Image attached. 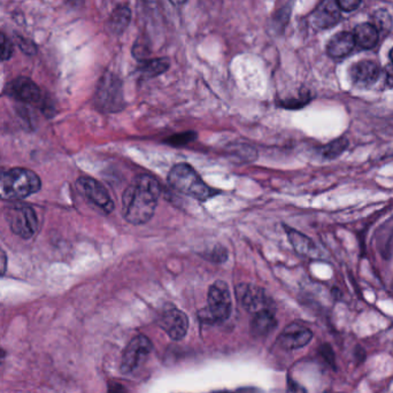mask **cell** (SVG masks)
<instances>
[{
	"label": "cell",
	"instance_id": "6da1fadb",
	"mask_svg": "<svg viewBox=\"0 0 393 393\" xmlns=\"http://www.w3.org/2000/svg\"><path fill=\"white\" fill-rule=\"evenodd\" d=\"M160 197V186L152 176L135 179L122 195V215L131 225H145L154 215Z\"/></svg>",
	"mask_w": 393,
	"mask_h": 393
},
{
	"label": "cell",
	"instance_id": "7a4b0ae2",
	"mask_svg": "<svg viewBox=\"0 0 393 393\" xmlns=\"http://www.w3.org/2000/svg\"><path fill=\"white\" fill-rule=\"evenodd\" d=\"M42 182L30 169L13 168L0 172V198L23 199L40 190Z\"/></svg>",
	"mask_w": 393,
	"mask_h": 393
},
{
	"label": "cell",
	"instance_id": "3957f363",
	"mask_svg": "<svg viewBox=\"0 0 393 393\" xmlns=\"http://www.w3.org/2000/svg\"><path fill=\"white\" fill-rule=\"evenodd\" d=\"M168 183L176 191L200 202H206L216 193L188 163H177L172 167L168 174Z\"/></svg>",
	"mask_w": 393,
	"mask_h": 393
},
{
	"label": "cell",
	"instance_id": "277c9868",
	"mask_svg": "<svg viewBox=\"0 0 393 393\" xmlns=\"http://www.w3.org/2000/svg\"><path fill=\"white\" fill-rule=\"evenodd\" d=\"M94 101L105 113H117L124 107L122 82L113 73H105L98 83Z\"/></svg>",
	"mask_w": 393,
	"mask_h": 393
},
{
	"label": "cell",
	"instance_id": "5b68a950",
	"mask_svg": "<svg viewBox=\"0 0 393 393\" xmlns=\"http://www.w3.org/2000/svg\"><path fill=\"white\" fill-rule=\"evenodd\" d=\"M207 309L202 311L204 322L225 321L232 312V299L227 283L216 281L208 290Z\"/></svg>",
	"mask_w": 393,
	"mask_h": 393
},
{
	"label": "cell",
	"instance_id": "8992f818",
	"mask_svg": "<svg viewBox=\"0 0 393 393\" xmlns=\"http://www.w3.org/2000/svg\"><path fill=\"white\" fill-rule=\"evenodd\" d=\"M152 351V343L150 339L144 335L133 337L122 355L121 371L124 374H131L137 369H140Z\"/></svg>",
	"mask_w": 393,
	"mask_h": 393
},
{
	"label": "cell",
	"instance_id": "52a82bcc",
	"mask_svg": "<svg viewBox=\"0 0 393 393\" xmlns=\"http://www.w3.org/2000/svg\"><path fill=\"white\" fill-rule=\"evenodd\" d=\"M10 229L21 238L29 239L36 234L38 220L36 213L29 206H17L10 208L7 214Z\"/></svg>",
	"mask_w": 393,
	"mask_h": 393
},
{
	"label": "cell",
	"instance_id": "ba28073f",
	"mask_svg": "<svg viewBox=\"0 0 393 393\" xmlns=\"http://www.w3.org/2000/svg\"><path fill=\"white\" fill-rule=\"evenodd\" d=\"M159 325L172 341H181L188 334V318L175 306L167 305L160 316Z\"/></svg>",
	"mask_w": 393,
	"mask_h": 393
},
{
	"label": "cell",
	"instance_id": "9c48e42d",
	"mask_svg": "<svg viewBox=\"0 0 393 393\" xmlns=\"http://www.w3.org/2000/svg\"><path fill=\"white\" fill-rule=\"evenodd\" d=\"M236 297L238 302L247 312L255 314L265 309H272L269 298L267 297L266 292L259 286L241 283L236 286Z\"/></svg>",
	"mask_w": 393,
	"mask_h": 393
},
{
	"label": "cell",
	"instance_id": "30bf717a",
	"mask_svg": "<svg viewBox=\"0 0 393 393\" xmlns=\"http://www.w3.org/2000/svg\"><path fill=\"white\" fill-rule=\"evenodd\" d=\"M77 188L90 202L103 209L105 213H111L114 202L107 190L101 183L90 177H81L77 181Z\"/></svg>",
	"mask_w": 393,
	"mask_h": 393
},
{
	"label": "cell",
	"instance_id": "8fae6325",
	"mask_svg": "<svg viewBox=\"0 0 393 393\" xmlns=\"http://www.w3.org/2000/svg\"><path fill=\"white\" fill-rule=\"evenodd\" d=\"M341 20V10L336 0H321L312 13L311 21L316 29H329Z\"/></svg>",
	"mask_w": 393,
	"mask_h": 393
},
{
	"label": "cell",
	"instance_id": "7c38bea8",
	"mask_svg": "<svg viewBox=\"0 0 393 393\" xmlns=\"http://www.w3.org/2000/svg\"><path fill=\"white\" fill-rule=\"evenodd\" d=\"M7 92L10 97L27 104H36L42 98L38 85L29 77H17L10 82Z\"/></svg>",
	"mask_w": 393,
	"mask_h": 393
},
{
	"label": "cell",
	"instance_id": "4fadbf2b",
	"mask_svg": "<svg viewBox=\"0 0 393 393\" xmlns=\"http://www.w3.org/2000/svg\"><path fill=\"white\" fill-rule=\"evenodd\" d=\"M312 338L313 332L311 329L299 323H291L283 330L279 341L286 350H298L309 345Z\"/></svg>",
	"mask_w": 393,
	"mask_h": 393
},
{
	"label": "cell",
	"instance_id": "5bb4252c",
	"mask_svg": "<svg viewBox=\"0 0 393 393\" xmlns=\"http://www.w3.org/2000/svg\"><path fill=\"white\" fill-rule=\"evenodd\" d=\"M380 74V66L374 61H360L352 66L350 76L355 84L369 87L374 84Z\"/></svg>",
	"mask_w": 393,
	"mask_h": 393
},
{
	"label": "cell",
	"instance_id": "9a60e30c",
	"mask_svg": "<svg viewBox=\"0 0 393 393\" xmlns=\"http://www.w3.org/2000/svg\"><path fill=\"white\" fill-rule=\"evenodd\" d=\"M284 228H286L288 238H289V241L291 242V245L296 250V252L302 254L304 257L312 258V259H318V258L321 257V252L311 238L307 237L306 235L302 234L293 228L288 227V225H284Z\"/></svg>",
	"mask_w": 393,
	"mask_h": 393
},
{
	"label": "cell",
	"instance_id": "2e32d148",
	"mask_svg": "<svg viewBox=\"0 0 393 393\" xmlns=\"http://www.w3.org/2000/svg\"><path fill=\"white\" fill-rule=\"evenodd\" d=\"M355 40L353 34L348 31H341L336 34L335 36L330 39L327 46L328 54L332 58L339 59L348 56L355 49Z\"/></svg>",
	"mask_w": 393,
	"mask_h": 393
},
{
	"label": "cell",
	"instance_id": "e0dca14e",
	"mask_svg": "<svg viewBox=\"0 0 393 393\" xmlns=\"http://www.w3.org/2000/svg\"><path fill=\"white\" fill-rule=\"evenodd\" d=\"M277 320L273 309H265L253 314L251 321V330L255 336H266L276 328Z\"/></svg>",
	"mask_w": 393,
	"mask_h": 393
},
{
	"label": "cell",
	"instance_id": "ac0fdd59",
	"mask_svg": "<svg viewBox=\"0 0 393 393\" xmlns=\"http://www.w3.org/2000/svg\"><path fill=\"white\" fill-rule=\"evenodd\" d=\"M355 44L362 49H373L378 43V31L371 23H362L355 29Z\"/></svg>",
	"mask_w": 393,
	"mask_h": 393
},
{
	"label": "cell",
	"instance_id": "d6986e66",
	"mask_svg": "<svg viewBox=\"0 0 393 393\" xmlns=\"http://www.w3.org/2000/svg\"><path fill=\"white\" fill-rule=\"evenodd\" d=\"M169 60L167 58L147 59L140 62L138 72L145 78H153L161 75L168 71Z\"/></svg>",
	"mask_w": 393,
	"mask_h": 393
},
{
	"label": "cell",
	"instance_id": "ffe728a7",
	"mask_svg": "<svg viewBox=\"0 0 393 393\" xmlns=\"http://www.w3.org/2000/svg\"><path fill=\"white\" fill-rule=\"evenodd\" d=\"M131 10L127 6H119L112 12L110 17V28L117 35L124 33L131 24Z\"/></svg>",
	"mask_w": 393,
	"mask_h": 393
},
{
	"label": "cell",
	"instance_id": "44dd1931",
	"mask_svg": "<svg viewBox=\"0 0 393 393\" xmlns=\"http://www.w3.org/2000/svg\"><path fill=\"white\" fill-rule=\"evenodd\" d=\"M348 140L344 137L332 140L321 149V156L325 159L334 160L341 156L348 147Z\"/></svg>",
	"mask_w": 393,
	"mask_h": 393
},
{
	"label": "cell",
	"instance_id": "7402d4cb",
	"mask_svg": "<svg viewBox=\"0 0 393 393\" xmlns=\"http://www.w3.org/2000/svg\"><path fill=\"white\" fill-rule=\"evenodd\" d=\"M373 26L376 28L377 31L380 33H389L392 27V19L387 10H377L373 17Z\"/></svg>",
	"mask_w": 393,
	"mask_h": 393
},
{
	"label": "cell",
	"instance_id": "603a6c76",
	"mask_svg": "<svg viewBox=\"0 0 393 393\" xmlns=\"http://www.w3.org/2000/svg\"><path fill=\"white\" fill-rule=\"evenodd\" d=\"M197 137L198 135L195 131H186V133H176V135L169 137L166 140V143L172 147H184L197 140Z\"/></svg>",
	"mask_w": 393,
	"mask_h": 393
},
{
	"label": "cell",
	"instance_id": "cb8c5ba5",
	"mask_svg": "<svg viewBox=\"0 0 393 393\" xmlns=\"http://www.w3.org/2000/svg\"><path fill=\"white\" fill-rule=\"evenodd\" d=\"M311 101L309 94H302L299 98L295 99H286V101H281L279 103L281 107L288 108V110H298V108L304 107L309 104Z\"/></svg>",
	"mask_w": 393,
	"mask_h": 393
},
{
	"label": "cell",
	"instance_id": "d4e9b609",
	"mask_svg": "<svg viewBox=\"0 0 393 393\" xmlns=\"http://www.w3.org/2000/svg\"><path fill=\"white\" fill-rule=\"evenodd\" d=\"M13 52L14 47L12 42L7 38L5 34L0 33V60H3V61L10 60L13 56Z\"/></svg>",
	"mask_w": 393,
	"mask_h": 393
},
{
	"label": "cell",
	"instance_id": "484cf974",
	"mask_svg": "<svg viewBox=\"0 0 393 393\" xmlns=\"http://www.w3.org/2000/svg\"><path fill=\"white\" fill-rule=\"evenodd\" d=\"M206 257H207L209 260L213 261V262H225L228 259L227 249L221 246V245H216V246H215L214 249H213V250H212L211 252L206 255Z\"/></svg>",
	"mask_w": 393,
	"mask_h": 393
},
{
	"label": "cell",
	"instance_id": "4316f807",
	"mask_svg": "<svg viewBox=\"0 0 393 393\" xmlns=\"http://www.w3.org/2000/svg\"><path fill=\"white\" fill-rule=\"evenodd\" d=\"M133 56L138 60V61L142 62L144 60H147L149 56H150V50H149V46L145 44V43L140 39V42H137L135 45H133Z\"/></svg>",
	"mask_w": 393,
	"mask_h": 393
},
{
	"label": "cell",
	"instance_id": "83f0119b",
	"mask_svg": "<svg viewBox=\"0 0 393 393\" xmlns=\"http://www.w3.org/2000/svg\"><path fill=\"white\" fill-rule=\"evenodd\" d=\"M15 39H17V45L22 52L26 53L28 56H33L36 53V45L30 39L23 38L22 36H17Z\"/></svg>",
	"mask_w": 393,
	"mask_h": 393
},
{
	"label": "cell",
	"instance_id": "f1b7e54d",
	"mask_svg": "<svg viewBox=\"0 0 393 393\" xmlns=\"http://www.w3.org/2000/svg\"><path fill=\"white\" fill-rule=\"evenodd\" d=\"M320 352H321L322 357H325V360L328 362L329 366L336 369L337 364H336L335 353L332 351V346L328 344L323 345L322 348H320Z\"/></svg>",
	"mask_w": 393,
	"mask_h": 393
},
{
	"label": "cell",
	"instance_id": "f546056e",
	"mask_svg": "<svg viewBox=\"0 0 393 393\" xmlns=\"http://www.w3.org/2000/svg\"><path fill=\"white\" fill-rule=\"evenodd\" d=\"M336 1H337L339 8L346 10V12L355 10L361 3V0H336Z\"/></svg>",
	"mask_w": 393,
	"mask_h": 393
},
{
	"label": "cell",
	"instance_id": "4dcf8cb0",
	"mask_svg": "<svg viewBox=\"0 0 393 393\" xmlns=\"http://www.w3.org/2000/svg\"><path fill=\"white\" fill-rule=\"evenodd\" d=\"M391 64L387 68V81L391 87H393V49L390 52Z\"/></svg>",
	"mask_w": 393,
	"mask_h": 393
},
{
	"label": "cell",
	"instance_id": "1f68e13d",
	"mask_svg": "<svg viewBox=\"0 0 393 393\" xmlns=\"http://www.w3.org/2000/svg\"><path fill=\"white\" fill-rule=\"evenodd\" d=\"M290 390L292 393H306L304 387H300L299 384L295 383L292 380H290Z\"/></svg>",
	"mask_w": 393,
	"mask_h": 393
},
{
	"label": "cell",
	"instance_id": "d6a6232c",
	"mask_svg": "<svg viewBox=\"0 0 393 393\" xmlns=\"http://www.w3.org/2000/svg\"><path fill=\"white\" fill-rule=\"evenodd\" d=\"M169 1H170L172 5H175V6H182L188 0H169Z\"/></svg>",
	"mask_w": 393,
	"mask_h": 393
},
{
	"label": "cell",
	"instance_id": "836d02e7",
	"mask_svg": "<svg viewBox=\"0 0 393 393\" xmlns=\"http://www.w3.org/2000/svg\"><path fill=\"white\" fill-rule=\"evenodd\" d=\"M5 355H6L5 351H3V350H0V364H1V362H3V359H5Z\"/></svg>",
	"mask_w": 393,
	"mask_h": 393
},
{
	"label": "cell",
	"instance_id": "e575fe53",
	"mask_svg": "<svg viewBox=\"0 0 393 393\" xmlns=\"http://www.w3.org/2000/svg\"><path fill=\"white\" fill-rule=\"evenodd\" d=\"M336 393H344V392H336Z\"/></svg>",
	"mask_w": 393,
	"mask_h": 393
}]
</instances>
